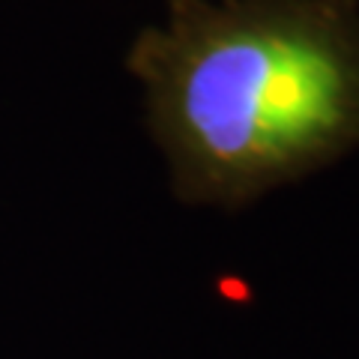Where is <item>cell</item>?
<instances>
[{
	"instance_id": "6da1fadb",
	"label": "cell",
	"mask_w": 359,
	"mask_h": 359,
	"mask_svg": "<svg viewBox=\"0 0 359 359\" xmlns=\"http://www.w3.org/2000/svg\"><path fill=\"white\" fill-rule=\"evenodd\" d=\"M132 66L192 201L243 207L359 144L356 0H186Z\"/></svg>"
},
{
	"instance_id": "7a4b0ae2",
	"label": "cell",
	"mask_w": 359,
	"mask_h": 359,
	"mask_svg": "<svg viewBox=\"0 0 359 359\" xmlns=\"http://www.w3.org/2000/svg\"><path fill=\"white\" fill-rule=\"evenodd\" d=\"M177 4H186V0H177Z\"/></svg>"
}]
</instances>
